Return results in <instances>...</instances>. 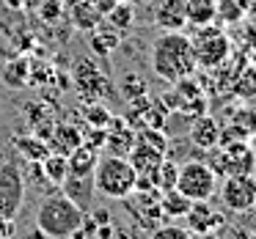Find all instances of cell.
<instances>
[{
	"instance_id": "obj_1",
	"label": "cell",
	"mask_w": 256,
	"mask_h": 239,
	"mask_svg": "<svg viewBox=\"0 0 256 239\" xmlns=\"http://www.w3.org/2000/svg\"><path fill=\"white\" fill-rule=\"evenodd\" d=\"M149 69L157 80L174 85L182 77L196 74V58L190 36L182 30H166L152 41L149 50Z\"/></svg>"
},
{
	"instance_id": "obj_37",
	"label": "cell",
	"mask_w": 256,
	"mask_h": 239,
	"mask_svg": "<svg viewBox=\"0 0 256 239\" xmlns=\"http://www.w3.org/2000/svg\"><path fill=\"white\" fill-rule=\"evenodd\" d=\"M14 239H47V237H44V231H39V228L34 226L30 231H25V234H17Z\"/></svg>"
},
{
	"instance_id": "obj_32",
	"label": "cell",
	"mask_w": 256,
	"mask_h": 239,
	"mask_svg": "<svg viewBox=\"0 0 256 239\" xmlns=\"http://www.w3.org/2000/svg\"><path fill=\"white\" fill-rule=\"evenodd\" d=\"M17 237V223L12 217H0V239H14Z\"/></svg>"
},
{
	"instance_id": "obj_38",
	"label": "cell",
	"mask_w": 256,
	"mask_h": 239,
	"mask_svg": "<svg viewBox=\"0 0 256 239\" xmlns=\"http://www.w3.org/2000/svg\"><path fill=\"white\" fill-rule=\"evenodd\" d=\"M228 239H254V237L245 228H228Z\"/></svg>"
},
{
	"instance_id": "obj_11",
	"label": "cell",
	"mask_w": 256,
	"mask_h": 239,
	"mask_svg": "<svg viewBox=\"0 0 256 239\" xmlns=\"http://www.w3.org/2000/svg\"><path fill=\"white\" fill-rule=\"evenodd\" d=\"M188 135H190V143H193V146L210 151V149H215V146L220 143V135L223 132H220V124H218L212 116H198V118H193Z\"/></svg>"
},
{
	"instance_id": "obj_23",
	"label": "cell",
	"mask_w": 256,
	"mask_h": 239,
	"mask_svg": "<svg viewBox=\"0 0 256 239\" xmlns=\"http://www.w3.org/2000/svg\"><path fill=\"white\" fill-rule=\"evenodd\" d=\"M39 171L42 176L47 179V182L52 184V187H61L64 179H66V157L64 154H56V151H50V154L44 157V160L39 162Z\"/></svg>"
},
{
	"instance_id": "obj_8",
	"label": "cell",
	"mask_w": 256,
	"mask_h": 239,
	"mask_svg": "<svg viewBox=\"0 0 256 239\" xmlns=\"http://www.w3.org/2000/svg\"><path fill=\"white\" fill-rule=\"evenodd\" d=\"M74 88L83 96L86 105L100 102L110 94V83H108V77L96 69V63L91 61V58H83V61H78V66H74Z\"/></svg>"
},
{
	"instance_id": "obj_19",
	"label": "cell",
	"mask_w": 256,
	"mask_h": 239,
	"mask_svg": "<svg viewBox=\"0 0 256 239\" xmlns=\"http://www.w3.org/2000/svg\"><path fill=\"white\" fill-rule=\"evenodd\" d=\"M218 0H184V14H188V25L193 28H204V25L215 22Z\"/></svg>"
},
{
	"instance_id": "obj_9",
	"label": "cell",
	"mask_w": 256,
	"mask_h": 239,
	"mask_svg": "<svg viewBox=\"0 0 256 239\" xmlns=\"http://www.w3.org/2000/svg\"><path fill=\"white\" fill-rule=\"evenodd\" d=\"M188 231L193 234H206V231H226V215L212 209L210 201H193L188 209Z\"/></svg>"
},
{
	"instance_id": "obj_30",
	"label": "cell",
	"mask_w": 256,
	"mask_h": 239,
	"mask_svg": "<svg viewBox=\"0 0 256 239\" xmlns=\"http://www.w3.org/2000/svg\"><path fill=\"white\" fill-rule=\"evenodd\" d=\"M64 14V0H39V19L47 25L58 22Z\"/></svg>"
},
{
	"instance_id": "obj_41",
	"label": "cell",
	"mask_w": 256,
	"mask_h": 239,
	"mask_svg": "<svg viewBox=\"0 0 256 239\" xmlns=\"http://www.w3.org/2000/svg\"><path fill=\"white\" fill-rule=\"evenodd\" d=\"M193 239H220V234H218V231H206V234H196Z\"/></svg>"
},
{
	"instance_id": "obj_20",
	"label": "cell",
	"mask_w": 256,
	"mask_h": 239,
	"mask_svg": "<svg viewBox=\"0 0 256 239\" xmlns=\"http://www.w3.org/2000/svg\"><path fill=\"white\" fill-rule=\"evenodd\" d=\"M69 8H72V22H74V28L83 30V33L94 30L96 25H100L102 19H105L94 6H91L88 0H74V3H69Z\"/></svg>"
},
{
	"instance_id": "obj_3",
	"label": "cell",
	"mask_w": 256,
	"mask_h": 239,
	"mask_svg": "<svg viewBox=\"0 0 256 239\" xmlns=\"http://www.w3.org/2000/svg\"><path fill=\"white\" fill-rule=\"evenodd\" d=\"M135 168L130 165L127 157H118V154H108L96 160L94 168V190L100 195L110 201H124L135 193Z\"/></svg>"
},
{
	"instance_id": "obj_28",
	"label": "cell",
	"mask_w": 256,
	"mask_h": 239,
	"mask_svg": "<svg viewBox=\"0 0 256 239\" xmlns=\"http://www.w3.org/2000/svg\"><path fill=\"white\" fill-rule=\"evenodd\" d=\"M118 88H122V96H124L127 102H130V99H138V96H144L146 91H149V88H146V83H144V77H138L135 72H127V74H124L122 83H118Z\"/></svg>"
},
{
	"instance_id": "obj_35",
	"label": "cell",
	"mask_w": 256,
	"mask_h": 239,
	"mask_svg": "<svg viewBox=\"0 0 256 239\" xmlns=\"http://www.w3.org/2000/svg\"><path fill=\"white\" fill-rule=\"evenodd\" d=\"M116 228H113V223H102V226H96V239H113L116 237Z\"/></svg>"
},
{
	"instance_id": "obj_36",
	"label": "cell",
	"mask_w": 256,
	"mask_h": 239,
	"mask_svg": "<svg viewBox=\"0 0 256 239\" xmlns=\"http://www.w3.org/2000/svg\"><path fill=\"white\" fill-rule=\"evenodd\" d=\"M91 217L96 220V226H102V223H110V212L108 209H88Z\"/></svg>"
},
{
	"instance_id": "obj_42",
	"label": "cell",
	"mask_w": 256,
	"mask_h": 239,
	"mask_svg": "<svg viewBox=\"0 0 256 239\" xmlns=\"http://www.w3.org/2000/svg\"><path fill=\"white\" fill-rule=\"evenodd\" d=\"M28 3H39V0H28Z\"/></svg>"
},
{
	"instance_id": "obj_2",
	"label": "cell",
	"mask_w": 256,
	"mask_h": 239,
	"mask_svg": "<svg viewBox=\"0 0 256 239\" xmlns=\"http://www.w3.org/2000/svg\"><path fill=\"white\" fill-rule=\"evenodd\" d=\"M80 220H83V209L64 193H52L42 198L39 209H36V228L44 231L47 239H72Z\"/></svg>"
},
{
	"instance_id": "obj_14",
	"label": "cell",
	"mask_w": 256,
	"mask_h": 239,
	"mask_svg": "<svg viewBox=\"0 0 256 239\" xmlns=\"http://www.w3.org/2000/svg\"><path fill=\"white\" fill-rule=\"evenodd\" d=\"M127 160H130V165L135 168V173H152V171H157V165H160L162 160H166V154H162L160 149H154V146L144 143V140H135L130 154H127Z\"/></svg>"
},
{
	"instance_id": "obj_25",
	"label": "cell",
	"mask_w": 256,
	"mask_h": 239,
	"mask_svg": "<svg viewBox=\"0 0 256 239\" xmlns=\"http://www.w3.org/2000/svg\"><path fill=\"white\" fill-rule=\"evenodd\" d=\"M245 19V11L240 8L237 0H218V11H215V22L228 28V25H240Z\"/></svg>"
},
{
	"instance_id": "obj_16",
	"label": "cell",
	"mask_w": 256,
	"mask_h": 239,
	"mask_svg": "<svg viewBox=\"0 0 256 239\" xmlns=\"http://www.w3.org/2000/svg\"><path fill=\"white\" fill-rule=\"evenodd\" d=\"M96 160H100L96 149L80 143L78 149H72V151L66 154V171H69L66 176H94Z\"/></svg>"
},
{
	"instance_id": "obj_31",
	"label": "cell",
	"mask_w": 256,
	"mask_h": 239,
	"mask_svg": "<svg viewBox=\"0 0 256 239\" xmlns=\"http://www.w3.org/2000/svg\"><path fill=\"white\" fill-rule=\"evenodd\" d=\"M149 239H193V234L188 231V228H182V226H157L154 231L149 234Z\"/></svg>"
},
{
	"instance_id": "obj_6",
	"label": "cell",
	"mask_w": 256,
	"mask_h": 239,
	"mask_svg": "<svg viewBox=\"0 0 256 239\" xmlns=\"http://www.w3.org/2000/svg\"><path fill=\"white\" fill-rule=\"evenodd\" d=\"M218 195L226 212L248 215L256 209V176L254 173H228L223 184H218Z\"/></svg>"
},
{
	"instance_id": "obj_21",
	"label": "cell",
	"mask_w": 256,
	"mask_h": 239,
	"mask_svg": "<svg viewBox=\"0 0 256 239\" xmlns=\"http://www.w3.org/2000/svg\"><path fill=\"white\" fill-rule=\"evenodd\" d=\"M190 206H193V201H190L184 193H179L176 187L162 190V193H160V209H162V215L171 217V220H176V217H184Z\"/></svg>"
},
{
	"instance_id": "obj_24",
	"label": "cell",
	"mask_w": 256,
	"mask_h": 239,
	"mask_svg": "<svg viewBox=\"0 0 256 239\" xmlns=\"http://www.w3.org/2000/svg\"><path fill=\"white\" fill-rule=\"evenodd\" d=\"M28 77H30V61L28 58H14L12 63H6L0 80H3L8 88H22V85H28Z\"/></svg>"
},
{
	"instance_id": "obj_39",
	"label": "cell",
	"mask_w": 256,
	"mask_h": 239,
	"mask_svg": "<svg viewBox=\"0 0 256 239\" xmlns=\"http://www.w3.org/2000/svg\"><path fill=\"white\" fill-rule=\"evenodd\" d=\"M237 3L245 11V17H248V14H256V0H237Z\"/></svg>"
},
{
	"instance_id": "obj_27",
	"label": "cell",
	"mask_w": 256,
	"mask_h": 239,
	"mask_svg": "<svg viewBox=\"0 0 256 239\" xmlns=\"http://www.w3.org/2000/svg\"><path fill=\"white\" fill-rule=\"evenodd\" d=\"M176 176H179V165L176 162H171L166 157V160L157 165V171H154V179H157V190H171V187H176Z\"/></svg>"
},
{
	"instance_id": "obj_12",
	"label": "cell",
	"mask_w": 256,
	"mask_h": 239,
	"mask_svg": "<svg viewBox=\"0 0 256 239\" xmlns=\"http://www.w3.org/2000/svg\"><path fill=\"white\" fill-rule=\"evenodd\" d=\"M122 36L124 33H118L116 28H110V25H96L94 30H88V47H91V52L94 55H102V58H110L113 52L122 47Z\"/></svg>"
},
{
	"instance_id": "obj_15",
	"label": "cell",
	"mask_w": 256,
	"mask_h": 239,
	"mask_svg": "<svg viewBox=\"0 0 256 239\" xmlns=\"http://www.w3.org/2000/svg\"><path fill=\"white\" fill-rule=\"evenodd\" d=\"M61 190H64V195L72 198L83 212L94 209V206H91V198H94L96 190H94V179L91 176H66L61 184Z\"/></svg>"
},
{
	"instance_id": "obj_18",
	"label": "cell",
	"mask_w": 256,
	"mask_h": 239,
	"mask_svg": "<svg viewBox=\"0 0 256 239\" xmlns=\"http://www.w3.org/2000/svg\"><path fill=\"white\" fill-rule=\"evenodd\" d=\"M220 165H226V176L228 173H250L256 168V157L245 143H237L220 157Z\"/></svg>"
},
{
	"instance_id": "obj_22",
	"label": "cell",
	"mask_w": 256,
	"mask_h": 239,
	"mask_svg": "<svg viewBox=\"0 0 256 239\" xmlns=\"http://www.w3.org/2000/svg\"><path fill=\"white\" fill-rule=\"evenodd\" d=\"M105 22L110 25V28H116L118 33L132 30V25H135V3H130V0H118L116 6L105 14Z\"/></svg>"
},
{
	"instance_id": "obj_5",
	"label": "cell",
	"mask_w": 256,
	"mask_h": 239,
	"mask_svg": "<svg viewBox=\"0 0 256 239\" xmlns=\"http://www.w3.org/2000/svg\"><path fill=\"white\" fill-rule=\"evenodd\" d=\"M176 190L184 193L190 201H212V195L218 193L215 168L201 160L182 162L179 165V176H176Z\"/></svg>"
},
{
	"instance_id": "obj_29",
	"label": "cell",
	"mask_w": 256,
	"mask_h": 239,
	"mask_svg": "<svg viewBox=\"0 0 256 239\" xmlns=\"http://www.w3.org/2000/svg\"><path fill=\"white\" fill-rule=\"evenodd\" d=\"M110 110H108L105 105H96V102H91L88 107H86V121H88V127L94 129H108V124H110Z\"/></svg>"
},
{
	"instance_id": "obj_7",
	"label": "cell",
	"mask_w": 256,
	"mask_h": 239,
	"mask_svg": "<svg viewBox=\"0 0 256 239\" xmlns=\"http://www.w3.org/2000/svg\"><path fill=\"white\" fill-rule=\"evenodd\" d=\"M25 201V176L20 165L14 162H0V217L17 220Z\"/></svg>"
},
{
	"instance_id": "obj_17",
	"label": "cell",
	"mask_w": 256,
	"mask_h": 239,
	"mask_svg": "<svg viewBox=\"0 0 256 239\" xmlns=\"http://www.w3.org/2000/svg\"><path fill=\"white\" fill-rule=\"evenodd\" d=\"M14 149H17V154L22 157L25 162H30V165H39V162L50 154L47 140L39 138V135H17V138H14Z\"/></svg>"
},
{
	"instance_id": "obj_13",
	"label": "cell",
	"mask_w": 256,
	"mask_h": 239,
	"mask_svg": "<svg viewBox=\"0 0 256 239\" xmlns=\"http://www.w3.org/2000/svg\"><path fill=\"white\" fill-rule=\"evenodd\" d=\"M80 143H83V132H80L74 124H56V127L50 129V135H47L50 151L64 154V157H66L72 149H78Z\"/></svg>"
},
{
	"instance_id": "obj_40",
	"label": "cell",
	"mask_w": 256,
	"mask_h": 239,
	"mask_svg": "<svg viewBox=\"0 0 256 239\" xmlns=\"http://www.w3.org/2000/svg\"><path fill=\"white\" fill-rule=\"evenodd\" d=\"M6 6H12V8H17V11H20V8L30 6V3H28V0H6Z\"/></svg>"
},
{
	"instance_id": "obj_4",
	"label": "cell",
	"mask_w": 256,
	"mask_h": 239,
	"mask_svg": "<svg viewBox=\"0 0 256 239\" xmlns=\"http://www.w3.org/2000/svg\"><path fill=\"white\" fill-rule=\"evenodd\" d=\"M190 44H193V58H196V69H218L228 55H232V36L226 33V28L218 22L204 25V28H196V33L190 36Z\"/></svg>"
},
{
	"instance_id": "obj_34",
	"label": "cell",
	"mask_w": 256,
	"mask_h": 239,
	"mask_svg": "<svg viewBox=\"0 0 256 239\" xmlns=\"http://www.w3.org/2000/svg\"><path fill=\"white\" fill-rule=\"evenodd\" d=\"M88 3H91V6H94V8H96V11H100V14H102V17H105V14H108V11H110V8H113V6H116L118 0H88Z\"/></svg>"
},
{
	"instance_id": "obj_33",
	"label": "cell",
	"mask_w": 256,
	"mask_h": 239,
	"mask_svg": "<svg viewBox=\"0 0 256 239\" xmlns=\"http://www.w3.org/2000/svg\"><path fill=\"white\" fill-rule=\"evenodd\" d=\"M245 41L248 47L256 50V14H248V25H245Z\"/></svg>"
},
{
	"instance_id": "obj_10",
	"label": "cell",
	"mask_w": 256,
	"mask_h": 239,
	"mask_svg": "<svg viewBox=\"0 0 256 239\" xmlns=\"http://www.w3.org/2000/svg\"><path fill=\"white\" fill-rule=\"evenodd\" d=\"M154 25L166 30H184L188 28V14H184V0H157L154 3Z\"/></svg>"
},
{
	"instance_id": "obj_26",
	"label": "cell",
	"mask_w": 256,
	"mask_h": 239,
	"mask_svg": "<svg viewBox=\"0 0 256 239\" xmlns=\"http://www.w3.org/2000/svg\"><path fill=\"white\" fill-rule=\"evenodd\" d=\"M232 91L237 96H242V99H254V96H256V69L254 66H245L242 72H240V77L234 80Z\"/></svg>"
}]
</instances>
